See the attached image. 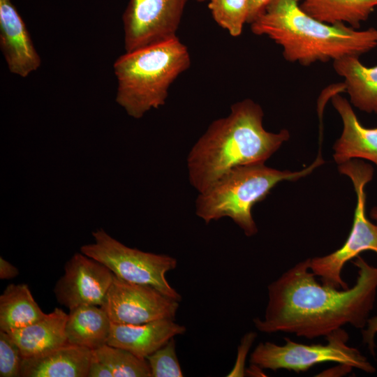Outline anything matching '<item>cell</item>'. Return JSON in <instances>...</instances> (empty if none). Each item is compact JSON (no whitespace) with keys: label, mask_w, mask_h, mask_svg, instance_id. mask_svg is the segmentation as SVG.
Masks as SVG:
<instances>
[{"label":"cell","mask_w":377,"mask_h":377,"mask_svg":"<svg viewBox=\"0 0 377 377\" xmlns=\"http://www.w3.org/2000/svg\"><path fill=\"white\" fill-rule=\"evenodd\" d=\"M47 316L27 284H9L0 296V330L9 332L31 325Z\"/></svg>","instance_id":"d6986e66"},{"label":"cell","mask_w":377,"mask_h":377,"mask_svg":"<svg viewBox=\"0 0 377 377\" xmlns=\"http://www.w3.org/2000/svg\"><path fill=\"white\" fill-rule=\"evenodd\" d=\"M272 0H249V16L247 23H251L265 9Z\"/></svg>","instance_id":"83f0119b"},{"label":"cell","mask_w":377,"mask_h":377,"mask_svg":"<svg viewBox=\"0 0 377 377\" xmlns=\"http://www.w3.org/2000/svg\"><path fill=\"white\" fill-rule=\"evenodd\" d=\"M300 6L319 21L358 29L377 7V0H302Z\"/></svg>","instance_id":"ffe728a7"},{"label":"cell","mask_w":377,"mask_h":377,"mask_svg":"<svg viewBox=\"0 0 377 377\" xmlns=\"http://www.w3.org/2000/svg\"><path fill=\"white\" fill-rule=\"evenodd\" d=\"M256 334L251 332L244 336L242 340L241 345L238 349L237 358L236 364L228 376H242L244 374V359L247 351L252 344V342L256 337Z\"/></svg>","instance_id":"d4e9b609"},{"label":"cell","mask_w":377,"mask_h":377,"mask_svg":"<svg viewBox=\"0 0 377 377\" xmlns=\"http://www.w3.org/2000/svg\"><path fill=\"white\" fill-rule=\"evenodd\" d=\"M111 321L100 306L84 305L68 313L66 325L68 343L94 350L107 344Z\"/></svg>","instance_id":"ac0fdd59"},{"label":"cell","mask_w":377,"mask_h":377,"mask_svg":"<svg viewBox=\"0 0 377 377\" xmlns=\"http://www.w3.org/2000/svg\"><path fill=\"white\" fill-rule=\"evenodd\" d=\"M68 318V314L55 308L45 318L7 333L19 347L22 358L36 356L68 343L66 334Z\"/></svg>","instance_id":"2e32d148"},{"label":"cell","mask_w":377,"mask_h":377,"mask_svg":"<svg viewBox=\"0 0 377 377\" xmlns=\"http://www.w3.org/2000/svg\"><path fill=\"white\" fill-rule=\"evenodd\" d=\"M371 216L377 223V207H375L371 209Z\"/></svg>","instance_id":"f546056e"},{"label":"cell","mask_w":377,"mask_h":377,"mask_svg":"<svg viewBox=\"0 0 377 377\" xmlns=\"http://www.w3.org/2000/svg\"><path fill=\"white\" fill-rule=\"evenodd\" d=\"M22 359L17 345L6 332L0 330V376L19 377Z\"/></svg>","instance_id":"cb8c5ba5"},{"label":"cell","mask_w":377,"mask_h":377,"mask_svg":"<svg viewBox=\"0 0 377 377\" xmlns=\"http://www.w3.org/2000/svg\"><path fill=\"white\" fill-rule=\"evenodd\" d=\"M151 371V377L184 376L177 356L175 339L146 357Z\"/></svg>","instance_id":"603a6c76"},{"label":"cell","mask_w":377,"mask_h":377,"mask_svg":"<svg viewBox=\"0 0 377 377\" xmlns=\"http://www.w3.org/2000/svg\"><path fill=\"white\" fill-rule=\"evenodd\" d=\"M91 350L70 343L22 358L20 377H88Z\"/></svg>","instance_id":"9a60e30c"},{"label":"cell","mask_w":377,"mask_h":377,"mask_svg":"<svg viewBox=\"0 0 377 377\" xmlns=\"http://www.w3.org/2000/svg\"><path fill=\"white\" fill-rule=\"evenodd\" d=\"M377 253V251H376ZM363 342L370 353L375 355V337L377 334V316L369 318L366 327L362 331Z\"/></svg>","instance_id":"484cf974"},{"label":"cell","mask_w":377,"mask_h":377,"mask_svg":"<svg viewBox=\"0 0 377 377\" xmlns=\"http://www.w3.org/2000/svg\"><path fill=\"white\" fill-rule=\"evenodd\" d=\"M91 355L110 370L113 377H151L147 360L125 349L107 343L92 350Z\"/></svg>","instance_id":"44dd1931"},{"label":"cell","mask_w":377,"mask_h":377,"mask_svg":"<svg viewBox=\"0 0 377 377\" xmlns=\"http://www.w3.org/2000/svg\"><path fill=\"white\" fill-rule=\"evenodd\" d=\"M333 67L344 80L350 103L362 111L377 113V65L367 67L358 57L348 56L334 61Z\"/></svg>","instance_id":"e0dca14e"},{"label":"cell","mask_w":377,"mask_h":377,"mask_svg":"<svg viewBox=\"0 0 377 377\" xmlns=\"http://www.w3.org/2000/svg\"><path fill=\"white\" fill-rule=\"evenodd\" d=\"M309 261L297 263L269 285L265 315L253 319L255 327L265 333L283 332L307 339L326 337L347 324L363 330L375 302L377 267L357 256L355 284L337 289L318 283Z\"/></svg>","instance_id":"6da1fadb"},{"label":"cell","mask_w":377,"mask_h":377,"mask_svg":"<svg viewBox=\"0 0 377 377\" xmlns=\"http://www.w3.org/2000/svg\"><path fill=\"white\" fill-rule=\"evenodd\" d=\"M214 21L233 37L239 36L249 16V0H209Z\"/></svg>","instance_id":"7402d4cb"},{"label":"cell","mask_w":377,"mask_h":377,"mask_svg":"<svg viewBox=\"0 0 377 377\" xmlns=\"http://www.w3.org/2000/svg\"><path fill=\"white\" fill-rule=\"evenodd\" d=\"M326 339V344L307 345L288 338H285L283 345L261 342L251 354L250 362L257 368L273 371H305L316 364L331 362L367 373L375 371V367L358 349L348 345V335L343 329L332 332Z\"/></svg>","instance_id":"8992f818"},{"label":"cell","mask_w":377,"mask_h":377,"mask_svg":"<svg viewBox=\"0 0 377 377\" xmlns=\"http://www.w3.org/2000/svg\"><path fill=\"white\" fill-rule=\"evenodd\" d=\"M88 377H113L110 370L91 355Z\"/></svg>","instance_id":"4316f807"},{"label":"cell","mask_w":377,"mask_h":377,"mask_svg":"<svg viewBox=\"0 0 377 377\" xmlns=\"http://www.w3.org/2000/svg\"><path fill=\"white\" fill-rule=\"evenodd\" d=\"M332 103L343 122L342 133L333 147L335 162L341 165L354 158H362L377 167V128L363 126L343 97L334 94Z\"/></svg>","instance_id":"5bb4252c"},{"label":"cell","mask_w":377,"mask_h":377,"mask_svg":"<svg viewBox=\"0 0 377 377\" xmlns=\"http://www.w3.org/2000/svg\"><path fill=\"white\" fill-rule=\"evenodd\" d=\"M188 0H129L122 20L125 52L177 36Z\"/></svg>","instance_id":"9c48e42d"},{"label":"cell","mask_w":377,"mask_h":377,"mask_svg":"<svg viewBox=\"0 0 377 377\" xmlns=\"http://www.w3.org/2000/svg\"><path fill=\"white\" fill-rule=\"evenodd\" d=\"M300 0H272L251 23V31L282 48L284 59L309 66L360 57L377 47V29L360 31L343 23L328 24L305 13Z\"/></svg>","instance_id":"3957f363"},{"label":"cell","mask_w":377,"mask_h":377,"mask_svg":"<svg viewBox=\"0 0 377 377\" xmlns=\"http://www.w3.org/2000/svg\"><path fill=\"white\" fill-rule=\"evenodd\" d=\"M321 163L322 160L318 159L298 172L276 170L265 163L237 166L199 193L195 202L196 214L206 223L229 217L246 236H253L258 232L251 214L253 206L264 200L279 182L300 179Z\"/></svg>","instance_id":"5b68a950"},{"label":"cell","mask_w":377,"mask_h":377,"mask_svg":"<svg viewBox=\"0 0 377 377\" xmlns=\"http://www.w3.org/2000/svg\"><path fill=\"white\" fill-rule=\"evenodd\" d=\"M0 48L12 74L25 78L41 65L27 26L11 0H0Z\"/></svg>","instance_id":"7c38bea8"},{"label":"cell","mask_w":377,"mask_h":377,"mask_svg":"<svg viewBox=\"0 0 377 377\" xmlns=\"http://www.w3.org/2000/svg\"><path fill=\"white\" fill-rule=\"evenodd\" d=\"M18 274V269L1 256L0 279L2 280L11 279L16 277Z\"/></svg>","instance_id":"f1b7e54d"},{"label":"cell","mask_w":377,"mask_h":377,"mask_svg":"<svg viewBox=\"0 0 377 377\" xmlns=\"http://www.w3.org/2000/svg\"><path fill=\"white\" fill-rule=\"evenodd\" d=\"M263 114L258 103L246 98L209 125L187 158L189 181L199 193L237 166L265 163L288 140L286 129L272 133L264 128Z\"/></svg>","instance_id":"7a4b0ae2"},{"label":"cell","mask_w":377,"mask_h":377,"mask_svg":"<svg viewBox=\"0 0 377 377\" xmlns=\"http://www.w3.org/2000/svg\"><path fill=\"white\" fill-rule=\"evenodd\" d=\"M114 274L101 263L82 253H75L65 264L54 293L57 302L71 311L84 305L101 306Z\"/></svg>","instance_id":"8fae6325"},{"label":"cell","mask_w":377,"mask_h":377,"mask_svg":"<svg viewBox=\"0 0 377 377\" xmlns=\"http://www.w3.org/2000/svg\"><path fill=\"white\" fill-rule=\"evenodd\" d=\"M179 302L151 286L128 282L114 275L101 307L112 323L137 325L175 320Z\"/></svg>","instance_id":"30bf717a"},{"label":"cell","mask_w":377,"mask_h":377,"mask_svg":"<svg viewBox=\"0 0 377 377\" xmlns=\"http://www.w3.org/2000/svg\"><path fill=\"white\" fill-rule=\"evenodd\" d=\"M92 235L94 243L82 246L81 253L101 263L124 281L151 286L170 298L182 300V295L165 277L177 265L175 258L128 247L102 228Z\"/></svg>","instance_id":"52a82bcc"},{"label":"cell","mask_w":377,"mask_h":377,"mask_svg":"<svg viewBox=\"0 0 377 377\" xmlns=\"http://www.w3.org/2000/svg\"><path fill=\"white\" fill-rule=\"evenodd\" d=\"M198 1H209V0H196Z\"/></svg>","instance_id":"4dcf8cb0"},{"label":"cell","mask_w":377,"mask_h":377,"mask_svg":"<svg viewBox=\"0 0 377 377\" xmlns=\"http://www.w3.org/2000/svg\"><path fill=\"white\" fill-rule=\"evenodd\" d=\"M341 173L351 179L357 195L352 229L343 245L324 256L310 258V269L320 278L323 285L337 289H348L341 277L344 265L364 251H377V223L371 222L365 213L364 187L373 177V170L363 162L350 161L339 165Z\"/></svg>","instance_id":"ba28073f"},{"label":"cell","mask_w":377,"mask_h":377,"mask_svg":"<svg viewBox=\"0 0 377 377\" xmlns=\"http://www.w3.org/2000/svg\"><path fill=\"white\" fill-rule=\"evenodd\" d=\"M186 328L172 319H160L142 324H111L108 344L125 349L145 358L164 346Z\"/></svg>","instance_id":"4fadbf2b"},{"label":"cell","mask_w":377,"mask_h":377,"mask_svg":"<svg viewBox=\"0 0 377 377\" xmlns=\"http://www.w3.org/2000/svg\"><path fill=\"white\" fill-rule=\"evenodd\" d=\"M190 65L188 48L177 36L125 52L113 64L115 101L130 117L140 119L165 103L170 85Z\"/></svg>","instance_id":"277c9868"}]
</instances>
